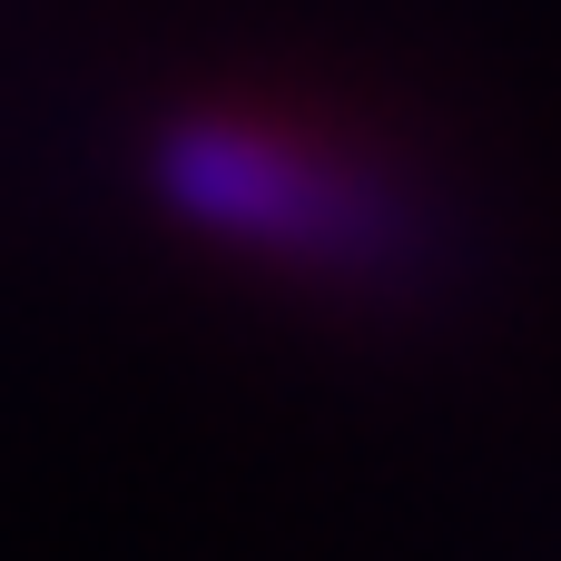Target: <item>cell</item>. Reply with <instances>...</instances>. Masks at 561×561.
<instances>
[{
	"label": "cell",
	"instance_id": "obj_1",
	"mask_svg": "<svg viewBox=\"0 0 561 561\" xmlns=\"http://www.w3.org/2000/svg\"><path fill=\"white\" fill-rule=\"evenodd\" d=\"M138 178L168 227H187L227 256H256V266L375 286L424 256V207L385 158L345 148L286 108H256V99L168 108L138 148Z\"/></svg>",
	"mask_w": 561,
	"mask_h": 561
}]
</instances>
